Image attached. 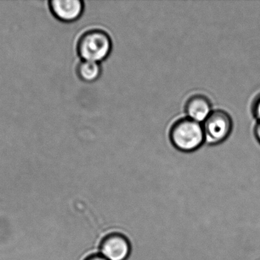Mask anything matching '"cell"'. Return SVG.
Listing matches in <instances>:
<instances>
[{
	"instance_id": "obj_7",
	"label": "cell",
	"mask_w": 260,
	"mask_h": 260,
	"mask_svg": "<svg viewBox=\"0 0 260 260\" xmlns=\"http://www.w3.org/2000/svg\"><path fill=\"white\" fill-rule=\"evenodd\" d=\"M76 73L82 81L92 83L101 75L102 68L100 63L82 60L77 63Z\"/></svg>"
},
{
	"instance_id": "obj_10",
	"label": "cell",
	"mask_w": 260,
	"mask_h": 260,
	"mask_svg": "<svg viewBox=\"0 0 260 260\" xmlns=\"http://www.w3.org/2000/svg\"><path fill=\"white\" fill-rule=\"evenodd\" d=\"M255 135L257 141H258L260 144V121H258V122L257 123L256 125H255Z\"/></svg>"
},
{
	"instance_id": "obj_5",
	"label": "cell",
	"mask_w": 260,
	"mask_h": 260,
	"mask_svg": "<svg viewBox=\"0 0 260 260\" xmlns=\"http://www.w3.org/2000/svg\"><path fill=\"white\" fill-rule=\"evenodd\" d=\"M49 8L59 20L73 22L83 14L84 3L82 0H51L49 2Z\"/></svg>"
},
{
	"instance_id": "obj_4",
	"label": "cell",
	"mask_w": 260,
	"mask_h": 260,
	"mask_svg": "<svg viewBox=\"0 0 260 260\" xmlns=\"http://www.w3.org/2000/svg\"><path fill=\"white\" fill-rule=\"evenodd\" d=\"M132 251L129 238L120 233H112L102 240L100 244L101 255L108 260L128 259Z\"/></svg>"
},
{
	"instance_id": "obj_2",
	"label": "cell",
	"mask_w": 260,
	"mask_h": 260,
	"mask_svg": "<svg viewBox=\"0 0 260 260\" xmlns=\"http://www.w3.org/2000/svg\"><path fill=\"white\" fill-rule=\"evenodd\" d=\"M170 138L173 145L183 152L197 150L205 141L202 124L188 118H181L173 124Z\"/></svg>"
},
{
	"instance_id": "obj_9",
	"label": "cell",
	"mask_w": 260,
	"mask_h": 260,
	"mask_svg": "<svg viewBox=\"0 0 260 260\" xmlns=\"http://www.w3.org/2000/svg\"><path fill=\"white\" fill-rule=\"evenodd\" d=\"M85 260H108L107 258H105L100 254H94V255H89Z\"/></svg>"
},
{
	"instance_id": "obj_6",
	"label": "cell",
	"mask_w": 260,
	"mask_h": 260,
	"mask_svg": "<svg viewBox=\"0 0 260 260\" xmlns=\"http://www.w3.org/2000/svg\"><path fill=\"white\" fill-rule=\"evenodd\" d=\"M211 112V101L208 97L201 94L190 97L185 104V112L188 118L197 122L205 121Z\"/></svg>"
},
{
	"instance_id": "obj_8",
	"label": "cell",
	"mask_w": 260,
	"mask_h": 260,
	"mask_svg": "<svg viewBox=\"0 0 260 260\" xmlns=\"http://www.w3.org/2000/svg\"><path fill=\"white\" fill-rule=\"evenodd\" d=\"M252 110L255 118L260 121V94L254 100Z\"/></svg>"
},
{
	"instance_id": "obj_3",
	"label": "cell",
	"mask_w": 260,
	"mask_h": 260,
	"mask_svg": "<svg viewBox=\"0 0 260 260\" xmlns=\"http://www.w3.org/2000/svg\"><path fill=\"white\" fill-rule=\"evenodd\" d=\"M205 141L211 144H220L229 137L233 128L231 115L225 111H213L204 121Z\"/></svg>"
},
{
	"instance_id": "obj_1",
	"label": "cell",
	"mask_w": 260,
	"mask_h": 260,
	"mask_svg": "<svg viewBox=\"0 0 260 260\" xmlns=\"http://www.w3.org/2000/svg\"><path fill=\"white\" fill-rule=\"evenodd\" d=\"M112 48L109 35L100 28H91L83 31L77 42V52L83 60L97 62L107 58Z\"/></svg>"
}]
</instances>
